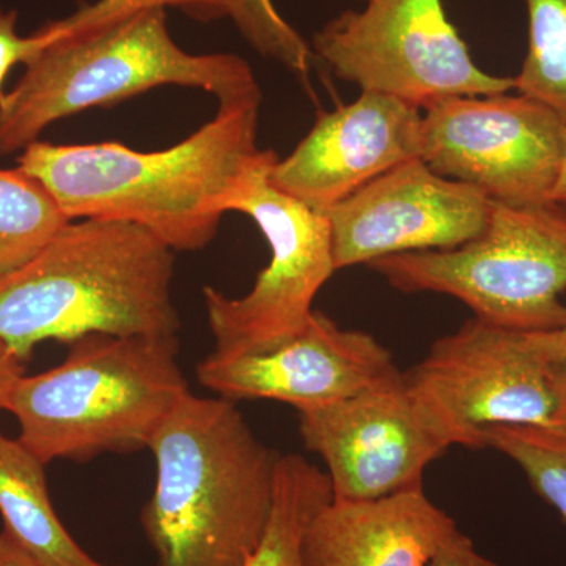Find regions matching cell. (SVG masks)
Listing matches in <instances>:
<instances>
[{
	"label": "cell",
	"mask_w": 566,
	"mask_h": 566,
	"mask_svg": "<svg viewBox=\"0 0 566 566\" xmlns=\"http://www.w3.org/2000/svg\"><path fill=\"white\" fill-rule=\"evenodd\" d=\"M262 98L256 91L219 104L212 120L164 150L36 140L18 169L39 180L70 221L129 222L174 252L202 251L253 175L279 161L256 144Z\"/></svg>",
	"instance_id": "obj_1"
},
{
	"label": "cell",
	"mask_w": 566,
	"mask_h": 566,
	"mask_svg": "<svg viewBox=\"0 0 566 566\" xmlns=\"http://www.w3.org/2000/svg\"><path fill=\"white\" fill-rule=\"evenodd\" d=\"M148 449L156 485L140 523L158 566H245L270 521L281 453L232 400L191 392Z\"/></svg>",
	"instance_id": "obj_2"
},
{
	"label": "cell",
	"mask_w": 566,
	"mask_h": 566,
	"mask_svg": "<svg viewBox=\"0 0 566 566\" xmlns=\"http://www.w3.org/2000/svg\"><path fill=\"white\" fill-rule=\"evenodd\" d=\"M172 249L134 223L70 221L0 277V340L22 360L43 342L92 334L177 335Z\"/></svg>",
	"instance_id": "obj_3"
},
{
	"label": "cell",
	"mask_w": 566,
	"mask_h": 566,
	"mask_svg": "<svg viewBox=\"0 0 566 566\" xmlns=\"http://www.w3.org/2000/svg\"><path fill=\"white\" fill-rule=\"evenodd\" d=\"M178 353L177 335H85L70 344L57 367L22 375L3 411L18 420V439L46 465L148 449L191 392Z\"/></svg>",
	"instance_id": "obj_4"
},
{
	"label": "cell",
	"mask_w": 566,
	"mask_h": 566,
	"mask_svg": "<svg viewBox=\"0 0 566 566\" xmlns=\"http://www.w3.org/2000/svg\"><path fill=\"white\" fill-rule=\"evenodd\" d=\"M164 85L199 88L218 103L260 91L240 55L178 46L167 10H145L82 35L54 39L0 102V156L25 150L52 123Z\"/></svg>",
	"instance_id": "obj_5"
},
{
	"label": "cell",
	"mask_w": 566,
	"mask_h": 566,
	"mask_svg": "<svg viewBox=\"0 0 566 566\" xmlns=\"http://www.w3.org/2000/svg\"><path fill=\"white\" fill-rule=\"evenodd\" d=\"M403 293L455 297L480 322L520 334L566 327V208L491 200L485 229L447 251L398 253L368 264Z\"/></svg>",
	"instance_id": "obj_6"
},
{
	"label": "cell",
	"mask_w": 566,
	"mask_h": 566,
	"mask_svg": "<svg viewBox=\"0 0 566 566\" xmlns=\"http://www.w3.org/2000/svg\"><path fill=\"white\" fill-rule=\"evenodd\" d=\"M315 33L312 50L338 80L427 109L457 96L502 95L515 77L480 70L442 0H365Z\"/></svg>",
	"instance_id": "obj_7"
},
{
	"label": "cell",
	"mask_w": 566,
	"mask_h": 566,
	"mask_svg": "<svg viewBox=\"0 0 566 566\" xmlns=\"http://www.w3.org/2000/svg\"><path fill=\"white\" fill-rule=\"evenodd\" d=\"M403 382L424 427L449 449H486V428H549L556 415L551 364L524 334L476 318L438 338Z\"/></svg>",
	"instance_id": "obj_8"
},
{
	"label": "cell",
	"mask_w": 566,
	"mask_h": 566,
	"mask_svg": "<svg viewBox=\"0 0 566 566\" xmlns=\"http://www.w3.org/2000/svg\"><path fill=\"white\" fill-rule=\"evenodd\" d=\"M273 167L253 175L230 207L262 230L270 263L243 297L203 289L214 356L266 353L292 340L314 314L316 294L337 271L329 219L274 188Z\"/></svg>",
	"instance_id": "obj_9"
},
{
	"label": "cell",
	"mask_w": 566,
	"mask_h": 566,
	"mask_svg": "<svg viewBox=\"0 0 566 566\" xmlns=\"http://www.w3.org/2000/svg\"><path fill=\"white\" fill-rule=\"evenodd\" d=\"M420 159L494 202H554L566 155V125L526 95L457 96L424 109Z\"/></svg>",
	"instance_id": "obj_10"
},
{
	"label": "cell",
	"mask_w": 566,
	"mask_h": 566,
	"mask_svg": "<svg viewBox=\"0 0 566 566\" xmlns=\"http://www.w3.org/2000/svg\"><path fill=\"white\" fill-rule=\"evenodd\" d=\"M297 415L305 449L326 464L334 501L419 490L428 465L449 450L417 415L403 374Z\"/></svg>",
	"instance_id": "obj_11"
},
{
	"label": "cell",
	"mask_w": 566,
	"mask_h": 566,
	"mask_svg": "<svg viewBox=\"0 0 566 566\" xmlns=\"http://www.w3.org/2000/svg\"><path fill=\"white\" fill-rule=\"evenodd\" d=\"M490 207L485 192L436 174L423 159L400 164L326 212L335 270L458 248L482 233Z\"/></svg>",
	"instance_id": "obj_12"
},
{
	"label": "cell",
	"mask_w": 566,
	"mask_h": 566,
	"mask_svg": "<svg viewBox=\"0 0 566 566\" xmlns=\"http://www.w3.org/2000/svg\"><path fill=\"white\" fill-rule=\"evenodd\" d=\"M197 379L227 400H274L296 411L335 403L398 374L374 335L344 329L314 311L296 337L271 352L205 357Z\"/></svg>",
	"instance_id": "obj_13"
},
{
	"label": "cell",
	"mask_w": 566,
	"mask_h": 566,
	"mask_svg": "<svg viewBox=\"0 0 566 566\" xmlns=\"http://www.w3.org/2000/svg\"><path fill=\"white\" fill-rule=\"evenodd\" d=\"M422 120L415 104L363 92L319 117L292 155L274 164L271 185L326 214L379 175L420 159Z\"/></svg>",
	"instance_id": "obj_14"
},
{
	"label": "cell",
	"mask_w": 566,
	"mask_h": 566,
	"mask_svg": "<svg viewBox=\"0 0 566 566\" xmlns=\"http://www.w3.org/2000/svg\"><path fill=\"white\" fill-rule=\"evenodd\" d=\"M458 528L423 488L374 499L331 501L307 527L305 566H427Z\"/></svg>",
	"instance_id": "obj_15"
},
{
	"label": "cell",
	"mask_w": 566,
	"mask_h": 566,
	"mask_svg": "<svg viewBox=\"0 0 566 566\" xmlns=\"http://www.w3.org/2000/svg\"><path fill=\"white\" fill-rule=\"evenodd\" d=\"M46 464L20 439L0 431V516L3 531L43 566H114L93 558L59 520Z\"/></svg>",
	"instance_id": "obj_16"
},
{
	"label": "cell",
	"mask_w": 566,
	"mask_h": 566,
	"mask_svg": "<svg viewBox=\"0 0 566 566\" xmlns=\"http://www.w3.org/2000/svg\"><path fill=\"white\" fill-rule=\"evenodd\" d=\"M331 501L333 488L323 469L296 453L279 455L273 510L245 566H305V532Z\"/></svg>",
	"instance_id": "obj_17"
},
{
	"label": "cell",
	"mask_w": 566,
	"mask_h": 566,
	"mask_svg": "<svg viewBox=\"0 0 566 566\" xmlns=\"http://www.w3.org/2000/svg\"><path fill=\"white\" fill-rule=\"evenodd\" d=\"M69 222L39 180L0 169V277L33 259Z\"/></svg>",
	"instance_id": "obj_18"
},
{
	"label": "cell",
	"mask_w": 566,
	"mask_h": 566,
	"mask_svg": "<svg viewBox=\"0 0 566 566\" xmlns=\"http://www.w3.org/2000/svg\"><path fill=\"white\" fill-rule=\"evenodd\" d=\"M527 54L515 88L566 125V0H526Z\"/></svg>",
	"instance_id": "obj_19"
},
{
	"label": "cell",
	"mask_w": 566,
	"mask_h": 566,
	"mask_svg": "<svg viewBox=\"0 0 566 566\" xmlns=\"http://www.w3.org/2000/svg\"><path fill=\"white\" fill-rule=\"evenodd\" d=\"M485 446L509 457L526 474L535 493L553 506L566 524V438L534 424L486 428Z\"/></svg>",
	"instance_id": "obj_20"
},
{
	"label": "cell",
	"mask_w": 566,
	"mask_h": 566,
	"mask_svg": "<svg viewBox=\"0 0 566 566\" xmlns=\"http://www.w3.org/2000/svg\"><path fill=\"white\" fill-rule=\"evenodd\" d=\"M229 18L260 54L307 73L312 48L275 9L273 0H227Z\"/></svg>",
	"instance_id": "obj_21"
},
{
	"label": "cell",
	"mask_w": 566,
	"mask_h": 566,
	"mask_svg": "<svg viewBox=\"0 0 566 566\" xmlns=\"http://www.w3.org/2000/svg\"><path fill=\"white\" fill-rule=\"evenodd\" d=\"M175 9L193 21L212 22L229 18L227 0H96L63 20L48 22L55 39L98 31L145 10Z\"/></svg>",
	"instance_id": "obj_22"
},
{
	"label": "cell",
	"mask_w": 566,
	"mask_h": 566,
	"mask_svg": "<svg viewBox=\"0 0 566 566\" xmlns=\"http://www.w3.org/2000/svg\"><path fill=\"white\" fill-rule=\"evenodd\" d=\"M18 11L0 7V102L6 98V80L17 65H28L54 41V35L44 24L32 35H20L17 31Z\"/></svg>",
	"instance_id": "obj_23"
},
{
	"label": "cell",
	"mask_w": 566,
	"mask_h": 566,
	"mask_svg": "<svg viewBox=\"0 0 566 566\" xmlns=\"http://www.w3.org/2000/svg\"><path fill=\"white\" fill-rule=\"evenodd\" d=\"M427 566H501L475 549L474 542L457 528L438 547Z\"/></svg>",
	"instance_id": "obj_24"
},
{
	"label": "cell",
	"mask_w": 566,
	"mask_h": 566,
	"mask_svg": "<svg viewBox=\"0 0 566 566\" xmlns=\"http://www.w3.org/2000/svg\"><path fill=\"white\" fill-rule=\"evenodd\" d=\"M524 340L546 363L566 359V327L554 333L524 334Z\"/></svg>",
	"instance_id": "obj_25"
},
{
	"label": "cell",
	"mask_w": 566,
	"mask_h": 566,
	"mask_svg": "<svg viewBox=\"0 0 566 566\" xmlns=\"http://www.w3.org/2000/svg\"><path fill=\"white\" fill-rule=\"evenodd\" d=\"M24 375V360L9 345L0 340V409L6 406L7 398Z\"/></svg>",
	"instance_id": "obj_26"
},
{
	"label": "cell",
	"mask_w": 566,
	"mask_h": 566,
	"mask_svg": "<svg viewBox=\"0 0 566 566\" xmlns=\"http://www.w3.org/2000/svg\"><path fill=\"white\" fill-rule=\"evenodd\" d=\"M549 364L554 390H556L557 408L553 423L547 430L556 431L566 438V359L554 360Z\"/></svg>",
	"instance_id": "obj_27"
},
{
	"label": "cell",
	"mask_w": 566,
	"mask_h": 566,
	"mask_svg": "<svg viewBox=\"0 0 566 566\" xmlns=\"http://www.w3.org/2000/svg\"><path fill=\"white\" fill-rule=\"evenodd\" d=\"M0 566H43L29 556L20 545L13 542L7 532L0 531Z\"/></svg>",
	"instance_id": "obj_28"
},
{
	"label": "cell",
	"mask_w": 566,
	"mask_h": 566,
	"mask_svg": "<svg viewBox=\"0 0 566 566\" xmlns=\"http://www.w3.org/2000/svg\"><path fill=\"white\" fill-rule=\"evenodd\" d=\"M553 200L556 203L566 205V155L564 169H562L560 180L557 182L556 191H554Z\"/></svg>",
	"instance_id": "obj_29"
}]
</instances>
